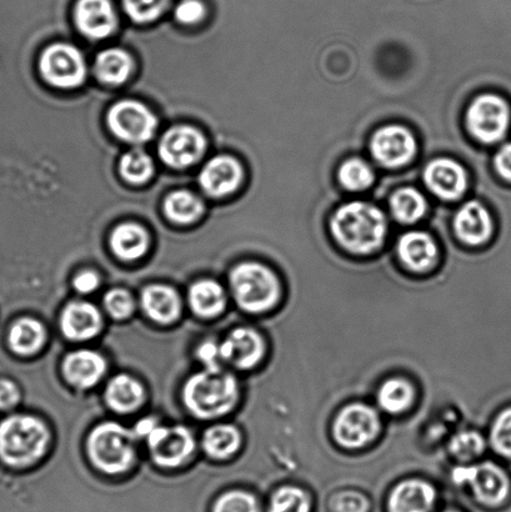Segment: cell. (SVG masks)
I'll list each match as a JSON object with an SVG mask.
<instances>
[{
    "instance_id": "obj_1",
    "label": "cell",
    "mask_w": 511,
    "mask_h": 512,
    "mask_svg": "<svg viewBox=\"0 0 511 512\" xmlns=\"http://www.w3.org/2000/svg\"><path fill=\"white\" fill-rule=\"evenodd\" d=\"M332 230L335 239L349 252L369 254L383 244L387 220L374 205L354 202L334 214Z\"/></svg>"
},
{
    "instance_id": "obj_2",
    "label": "cell",
    "mask_w": 511,
    "mask_h": 512,
    "mask_svg": "<svg viewBox=\"0 0 511 512\" xmlns=\"http://www.w3.org/2000/svg\"><path fill=\"white\" fill-rule=\"evenodd\" d=\"M237 400V381L220 369L194 375L185 384V404L199 418L212 419L227 414Z\"/></svg>"
},
{
    "instance_id": "obj_3",
    "label": "cell",
    "mask_w": 511,
    "mask_h": 512,
    "mask_svg": "<svg viewBox=\"0 0 511 512\" xmlns=\"http://www.w3.org/2000/svg\"><path fill=\"white\" fill-rule=\"evenodd\" d=\"M48 441L45 425L30 416L15 415L0 425V456L17 468L42 458Z\"/></svg>"
},
{
    "instance_id": "obj_4",
    "label": "cell",
    "mask_w": 511,
    "mask_h": 512,
    "mask_svg": "<svg viewBox=\"0 0 511 512\" xmlns=\"http://www.w3.org/2000/svg\"><path fill=\"white\" fill-rule=\"evenodd\" d=\"M235 300L249 313H264L274 308L280 296L277 276L267 266L243 263L230 275Z\"/></svg>"
},
{
    "instance_id": "obj_5",
    "label": "cell",
    "mask_w": 511,
    "mask_h": 512,
    "mask_svg": "<svg viewBox=\"0 0 511 512\" xmlns=\"http://www.w3.org/2000/svg\"><path fill=\"white\" fill-rule=\"evenodd\" d=\"M134 431L115 423H104L89 436L90 459L98 469L108 474H119L132 466L135 458Z\"/></svg>"
},
{
    "instance_id": "obj_6",
    "label": "cell",
    "mask_w": 511,
    "mask_h": 512,
    "mask_svg": "<svg viewBox=\"0 0 511 512\" xmlns=\"http://www.w3.org/2000/svg\"><path fill=\"white\" fill-rule=\"evenodd\" d=\"M455 483L472 486L475 498L488 506H500L510 498L511 480L508 471L493 463H484L454 470Z\"/></svg>"
},
{
    "instance_id": "obj_7",
    "label": "cell",
    "mask_w": 511,
    "mask_h": 512,
    "mask_svg": "<svg viewBox=\"0 0 511 512\" xmlns=\"http://www.w3.org/2000/svg\"><path fill=\"white\" fill-rule=\"evenodd\" d=\"M470 133L480 142L492 144L502 140L510 127V108L504 99L484 94L475 99L468 112Z\"/></svg>"
},
{
    "instance_id": "obj_8",
    "label": "cell",
    "mask_w": 511,
    "mask_h": 512,
    "mask_svg": "<svg viewBox=\"0 0 511 512\" xmlns=\"http://www.w3.org/2000/svg\"><path fill=\"white\" fill-rule=\"evenodd\" d=\"M40 73L54 87L72 89L84 82L87 68L77 48L68 44H54L40 58Z\"/></svg>"
},
{
    "instance_id": "obj_9",
    "label": "cell",
    "mask_w": 511,
    "mask_h": 512,
    "mask_svg": "<svg viewBox=\"0 0 511 512\" xmlns=\"http://www.w3.org/2000/svg\"><path fill=\"white\" fill-rule=\"evenodd\" d=\"M380 421L375 410L364 404L347 406L334 424V436L347 449L363 448L379 434Z\"/></svg>"
},
{
    "instance_id": "obj_10",
    "label": "cell",
    "mask_w": 511,
    "mask_h": 512,
    "mask_svg": "<svg viewBox=\"0 0 511 512\" xmlns=\"http://www.w3.org/2000/svg\"><path fill=\"white\" fill-rule=\"evenodd\" d=\"M108 124L118 138L129 143H145L157 129V119L143 104L125 100L110 109Z\"/></svg>"
},
{
    "instance_id": "obj_11",
    "label": "cell",
    "mask_w": 511,
    "mask_h": 512,
    "mask_svg": "<svg viewBox=\"0 0 511 512\" xmlns=\"http://www.w3.org/2000/svg\"><path fill=\"white\" fill-rule=\"evenodd\" d=\"M205 152L203 135L193 128L177 127L164 134L159 145L160 158L173 168L197 163Z\"/></svg>"
},
{
    "instance_id": "obj_12",
    "label": "cell",
    "mask_w": 511,
    "mask_h": 512,
    "mask_svg": "<svg viewBox=\"0 0 511 512\" xmlns=\"http://www.w3.org/2000/svg\"><path fill=\"white\" fill-rule=\"evenodd\" d=\"M148 441L155 463L165 468H175L184 463L192 455L195 446L193 435L183 426H158L148 436Z\"/></svg>"
},
{
    "instance_id": "obj_13",
    "label": "cell",
    "mask_w": 511,
    "mask_h": 512,
    "mask_svg": "<svg viewBox=\"0 0 511 512\" xmlns=\"http://www.w3.org/2000/svg\"><path fill=\"white\" fill-rule=\"evenodd\" d=\"M372 152L379 163L389 168L403 167L413 159L417 143L409 130L390 125L375 133Z\"/></svg>"
},
{
    "instance_id": "obj_14",
    "label": "cell",
    "mask_w": 511,
    "mask_h": 512,
    "mask_svg": "<svg viewBox=\"0 0 511 512\" xmlns=\"http://www.w3.org/2000/svg\"><path fill=\"white\" fill-rule=\"evenodd\" d=\"M425 184L435 195L445 200H455L468 187L465 170L450 159H438L430 163L424 173Z\"/></svg>"
},
{
    "instance_id": "obj_15",
    "label": "cell",
    "mask_w": 511,
    "mask_h": 512,
    "mask_svg": "<svg viewBox=\"0 0 511 512\" xmlns=\"http://www.w3.org/2000/svg\"><path fill=\"white\" fill-rule=\"evenodd\" d=\"M75 20L80 32L92 39L107 38L117 27V17L110 0H79Z\"/></svg>"
},
{
    "instance_id": "obj_16",
    "label": "cell",
    "mask_w": 511,
    "mask_h": 512,
    "mask_svg": "<svg viewBox=\"0 0 511 512\" xmlns=\"http://www.w3.org/2000/svg\"><path fill=\"white\" fill-rule=\"evenodd\" d=\"M220 354L235 368L252 369L263 358L264 343L254 330L238 329L220 345Z\"/></svg>"
},
{
    "instance_id": "obj_17",
    "label": "cell",
    "mask_w": 511,
    "mask_h": 512,
    "mask_svg": "<svg viewBox=\"0 0 511 512\" xmlns=\"http://www.w3.org/2000/svg\"><path fill=\"white\" fill-rule=\"evenodd\" d=\"M242 169L234 159L218 157L210 160L200 173V185L212 197H224L238 188Z\"/></svg>"
},
{
    "instance_id": "obj_18",
    "label": "cell",
    "mask_w": 511,
    "mask_h": 512,
    "mask_svg": "<svg viewBox=\"0 0 511 512\" xmlns=\"http://www.w3.org/2000/svg\"><path fill=\"white\" fill-rule=\"evenodd\" d=\"M437 500L432 485L420 480H407L392 491L389 512H430Z\"/></svg>"
},
{
    "instance_id": "obj_19",
    "label": "cell",
    "mask_w": 511,
    "mask_h": 512,
    "mask_svg": "<svg viewBox=\"0 0 511 512\" xmlns=\"http://www.w3.org/2000/svg\"><path fill=\"white\" fill-rule=\"evenodd\" d=\"M455 232L464 243L479 245L492 235V218L478 202H470L459 210L454 222Z\"/></svg>"
},
{
    "instance_id": "obj_20",
    "label": "cell",
    "mask_w": 511,
    "mask_h": 512,
    "mask_svg": "<svg viewBox=\"0 0 511 512\" xmlns=\"http://www.w3.org/2000/svg\"><path fill=\"white\" fill-rule=\"evenodd\" d=\"M65 378L78 388H92L103 378L107 365L97 353L90 350L75 351L67 356L63 365Z\"/></svg>"
},
{
    "instance_id": "obj_21",
    "label": "cell",
    "mask_w": 511,
    "mask_h": 512,
    "mask_svg": "<svg viewBox=\"0 0 511 512\" xmlns=\"http://www.w3.org/2000/svg\"><path fill=\"white\" fill-rule=\"evenodd\" d=\"M60 325L68 339L83 341L99 333L102 318L94 305L73 303L65 308Z\"/></svg>"
},
{
    "instance_id": "obj_22",
    "label": "cell",
    "mask_w": 511,
    "mask_h": 512,
    "mask_svg": "<svg viewBox=\"0 0 511 512\" xmlns=\"http://www.w3.org/2000/svg\"><path fill=\"white\" fill-rule=\"evenodd\" d=\"M399 258L409 269L425 271L438 259V248L428 234L412 232L403 235L398 244Z\"/></svg>"
},
{
    "instance_id": "obj_23",
    "label": "cell",
    "mask_w": 511,
    "mask_h": 512,
    "mask_svg": "<svg viewBox=\"0 0 511 512\" xmlns=\"http://www.w3.org/2000/svg\"><path fill=\"white\" fill-rule=\"evenodd\" d=\"M142 304L145 313L157 323H173L180 315L179 296L165 285H152L145 289Z\"/></svg>"
},
{
    "instance_id": "obj_24",
    "label": "cell",
    "mask_w": 511,
    "mask_h": 512,
    "mask_svg": "<svg viewBox=\"0 0 511 512\" xmlns=\"http://www.w3.org/2000/svg\"><path fill=\"white\" fill-rule=\"evenodd\" d=\"M105 398L110 408L118 413H132L143 403L144 390L137 380L119 375L110 381Z\"/></svg>"
},
{
    "instance_id": "obj_25",
    "label": "cell",
    "mask_w": 511,
    "mask_h": 512,
    "mask_svg": "<svg viewBox=\"0 0 511 512\" xmlns=\"http://www.w3.org/2000/svg\"><path fill=\"white\" fill-rule=\"evenodd\" d=\"M148 235L137 224H123L114 230L110 238V247L118 258L137 260L147 253Z\"/></svg>"
},
{
    "instance_id": "obj_26",
    "label": "cell",
    "mask_w": 511,
    "mask_h": 512,
    "mask_svg": "<svg viewBox=\"0 0 511 512\" xmlns=\"http://www.w3.org/2000/svg\"><path fill=\"white\" fill-rule=\"evenodd\" d=\"M190 305L203 318H214L225 308L227 298L218 283L213 280L198 281L189 291Z\"/></svg>"
},
{
    "instance_id": "obj_27",
    "label": "cell",
    "mask_w": 511,
    "mask_h": 512,
    "mask_svg": "<svg viewBox=\"0 0 511 512\" xmlns=\"http://www.w3.org/2000/svg\"><path fill=\"white\" fill-rule=\"evenodd\" d=\"M132 70V60L120 49H108L100 53L95 62V74L107 84L118 85L127 80Z\"/></svg>"
},
{
    "instance_id": "obj_28",
    "label": "cell",
    "mask_w": 511,
    "mask_h": 512,
    "mask_svg": "<svg viewBox=\"0 0 511 512\" xmlns=\"http://www.w3.org/2000/svg\"><path fill=\"white\" fill-rule=\"evenodd\" d=\"M45 340L43 325L37 320L22 319L13 325L9 333V344L15 353L29 355L37 353Z\"/></svg>"
},
{
    "instance_id": "obj_29",
    "label": "cell",
    "mask_w": 511,
    "mask_h": 512,
    "mask_svg": "<svg viewBox=\"0 0 511 512\" xmlns=\"http://www.w3.org/2000/svg\"><path fill=\"white\" fill-rule=\"evenodd\" d=\"M203 446L207 454L214 459H227L232 456L240 446L238 430L230 425H217L207 430L204 435Z\"/></svg>"
},
{
    "instance_id": "obj_30",
    "label": "cell",
    "mask_w": 511,
    "mask_h": 512,
    "mask_svg": "<svg viewBox=\"0 0 511 512\" xmlns=\"http://www.w3.org/2000/svg\"><path fill=\"white\" fill-rule=\"evenodd\" d=\"M414 390L407 380L392 379L382 385L378 393L380 408L390 414H400L413 403Z\"/></svg>"
},
{
    "instance_id": "obj_31",
    "label": "cell",
    "mask_w": 511,
    "mask_h": 512,
    "mask_svg": "<svg viewBox=\"0 0 511 512\" xmlns=\"http://www.w3.org/2000/svg\"><path fill=\"white\" fill-rule=\"evenodd\" d=\"M394 217L403 223H415L427 212V202L418 190L405 188L398 190L390 200Z\"/></svg>"
},
{
    "instance_id": "obj_32",
    "label": "cell",
    "mask_w": 511,
    "mask_h": 512,
    "mask_svg": "<svg viewBox=\"0 0 511 512\" xmlns=\"http://www.w3.org/2000/svg\"><path fill=\"white\" fill-rule=\"evenodd\" d=\"M203 203L189 192L170 194L165 202V213L173 222L188 224L197 220L203 213Z\"/></svg>"
},
{
    "instance_id": "obj_33",
    "label": "cell",
    "mask_w": 511,
    "mask_h": 512,
    "mask_svg": "<svg viewBox=\"0 0 511 512\" xmlns=\"http://www.w3.org/2000/svg\"><path fill=\"white\" fill-rule=\"evenodd\" d=\"M339 179L344 188L359 192L372 185L374 173L362 159H350L339 170Z\"/></svg>"
},
{
    "instance_id": "obj_34",
    "label": "cell",
    "mask_w": 511,
    "mask_h": 512,
    "mask_svg": "<svg viewBox=\"0 0 511 512\" xmlns=\"http://www.w3.org/2000/svg\"><path fill=\"white\" fill-rule=\"evenodd\" d=\"M154 165L152 159L140 150L125 154L120 160V173L132 183H144L152 177Z\"/></svg>"
},
{
    "instance_id": "obj_35",
    "label": "cell",
    "mask_w": 511,
    "mask_h": 512,
    "mask_svg": "<svg viewBox=\"0 0 511 512\" xmlns=\"http://www.w3.org/2000/svg\"><path fill=\"white\" fill-rule=\"evenodd\" d=\"M312 503L305 491L287 486L274 494L269 512H310Z\"/></svg>"
},
{
    "instance_id": "obj_36",
    "label": "cell",
    "mask_w": 511,
    "mask_h": 512,
    "mask_svg": "<svg viewBox=\"0 0 511 512\" xmlns=\"http://www.w3.org/2000/svg\"><path fill=\"white\" fill-rule=\"evenodd\" d=\"M490 443L495 453L511 460V405L500 411L495 418L490 431Z\"/></svg>"
},
{
    "instance_id": "obj_37",
    "label": "cell",
    "mask_w": 511,
    "mask_h": 512,
    "mask_svg": "<svg viewBox=\"0 0 511 512\" xmlns=\"http://www.w3.org/2000/svg\"><path fill=\"white\" fill-rule=\"evenodd\" d=\"M485 440L477 431H463L450 441V451L455 458L468 461L482 455L485 450Z\"/></svg>"
},
{
    "instance_id": "obj_38",
    "label": "cell",
    "mask_w": 511,
    "mask_h": 512,
    "mask_svg": "<svg viewBox=\"0 0 511 512\" xmlns=\"http://www.w3.org/2000/svg\"><path fill=\"white\" fill-rule=\"evenodd\" d=\"M168 0H123L125 12L135 22H152L162 14Z\"/></svg>"
},
{
    "instance_id": "obj_39",
    "label": "cell",
    "mask_w": 511,
    "mask_h": 512,
    "mask_svg": "<svg viewBox=\"0 0 511 512\" xmlns=\"http://www.w3.org/2000/svg\"><path fill=\"white\" fill-rule=\"evenodd\" d=\"M214 512H259V506L254 496L244 491H232L217 501Z\"/></svg>"
},
{
    "instance_id": "obj_40",
    "label": "cell",
    "mask_w": 511,
    "mask_h": 512,
    "mask_svg": "<svg viewBox=\"0 0 511 512\" xmlns=\"http://www.w3.org/2000/svg\"><path fill=\"white\" fill-rule=\"evenodd\" d=\"M105 309L115 319H125L132 315L134 300L128 291L115 289L109 291L104 298Z\"/></svg>"
},
{
    "instance_id": "obj_41",
    "label": "cell",
    "mask_w": 511,
    "mask_h": 512,
    "mask_svg": "<svg viewBox=\"0 0 511 512\" xmlns=\"http://www.w3.org/2000/svg\"><path fill=\"white\" fill-rule=\"evenodd\" d=\"M369 506V500L358 491H342L330 501L333 512H368Z\"/></svg>"
},
{
    "instance_id": "obj_42",
    "label": "cell",
    "mask_w": 511,
    "mask_h": 512,
    "mask_svg": "<svg viewBox=\"0 0 511 512\" xmlns=\"http://www.w3.org/2000/svg\"><path fill=\"white\" fill-rule=\"evenodd\" d=\"M205 8L199 0H184L175 9V17L180 23L194 24L204 17Z\"/></svg>"
},
{
    "instance_id": "obj_43",
    "label": "cell",
    "mask_w": 511,
    "mask_h": 512,
    "mask_svg": "<svg viewBox=\"0 0 511 512\" xmlns=\"http://www.w3.org/2000/svg\"><path fill=\"white\" fill-rule=\"evenodd\" d=\"M199 359L203 361L205 366H207V370H219L218 361L222 359V354H220V346L215 345L214 343H205L200 346L198 351Z\"/></svg>"
},
{
    "instance_id": "obj_44",
    "label": "cell",
    "mask_w": 511,
    "mask_h": 512,
    "mask_svg": "<svg viewBox=\"0 0 511 512\" xmlns=\"http://www.w3.org/2000/svg\"><path fill=\"white\" fill-rule=\"evenodd\" d=\"M19 401V391L12 381L0 380V409H12Z\"/></svg>"
},
{
    "instance_id": "obj_45",
    "label": "cell",
    "mask_w": 511,
    "mask_h": 512,
    "mask_svg": "<svg viewBox=\"0 0 511 512\" xmlns=\"http://www.w3.org/2000/svg\"><path fill=\"white\" fill-rule=\"evenodd\" d=\"M494 164L500 177L511 182V143L505 144L499 150L497 155H495Z\"/></svg>"
},
{
    "instance_id": "obj_46",
    "label": "cell",
    "mask_w": 511,
    "mask_h": 512,
    "mask_svg": "<svg viewBox=\"0 0 511 512\" xmlns=\"http://www.w3.org/2000/svg\"><path fill=\"white\" fill-rule=\"evenodd\" d=\"M98 285V275L92 273V271H84V273L78 275L74 280L75 289L82 294L93 293V291L98 288Z\"/></svg>"
},
{
    "instance_id": "obj_47",
    "label": "cell",
    "mask_w": 511,
    "mask_h": 512,
    "mask_svg": "<svg viewBox=\"0 0 511 512\" xmlns=\"http://www.w3.org/2000/svg\"><path fill=\"white\" fill-rule=\"evenodd\" d=\"M158 426L154 419H143L135 426L134 434L140 436V438H144V436L148 438Z\"/></svg>"
},
{
    "instance_id": "obj_48",
    "label": "cell",
    "mask_w": 511,
    "mask_h": 512,
    "mask_svg": "<svg viewBox=\"0 0 511 512\" xmlns=\"http://www.w3.org/2000/svg\"><path fill=\"white\" fill-rule=\"evenodd\" d=\"M444 512H458V511H444Z\"/></svg>"
}]
</instances>
